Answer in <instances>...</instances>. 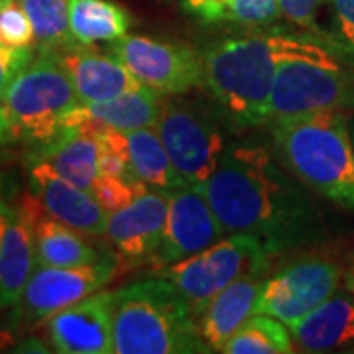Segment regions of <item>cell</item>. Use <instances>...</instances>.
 <instances>
[{
    "instance_id": "6da1fadb",
    "label": "cell",
    "mask_w": 354,
    "mask_h": 354,
    "mask_svg": "<svg viewBox=\"0 0 354 354\" xmlns=\"http://www.w3.org/2000/svg\"><path fill=\"white\" fill-rule=\"evenodd\" d=\"M293 174L258 146H230L205 183L227 234H254L276 254L315 241L319 215Z\"/></svg>"
},
{
    "instance_id": "ba28073f",
    "label": "cell",
    "mask_w": 354,
    "mask_h": 354,
    "mask_svg": "<svg viewBox=\"0 0 354 354\" xmlns=\"http://www.w3.org/2000/svg\"><path fill=\"white\" fill-rule=\"evenodd\" d=\"M156 128L181 181L205 187L228 150L221 127L189 102H165Z\"/></svg>"
},
{
    "instance_id": "cb8c5ba5",
    "label": "cell",
    "mask_w": 354,
    "mask_h": 354,
    "mask_svg": "<svg viewBox=\"0 0 354 354\" xmlns=\"http://www.w3.org/2000/svg\"><path fill=\"white\" fill-rule=\"evenodd\" d=\"M127 142L132 174L142 183L158 189H176L177 185L183 183L181 177L177 176L158 130L153 128L130 130L127 132Z\"/></svg>"
},
{
    "instance_id": "8992f818",
    "label": "cell",
    "mask_w": 354,
    "mask_h": 354,
    "mask_svg": "<svg viewBox=\"0 0 354 354\" xmlns=\"http://www.w3.org/2000/svg\"><path fill=\"white\" fill-rule=\"evenodd\" d=\"M330 46L279 65L270 97V120L319 111H354V64Z\"/></svg>"
},
{
    "instance_id": "836d02e7",
    "label": "cell",
    "mask_w": 354,
    "mask_h": 354,
    "mask_svg": "<svg viewBox=\"0 0 354 354\" xmlns=\"http://www.w3.org/2000/svg\"><path fill=\"white\" fill-rule=\"evenodd\" d=\"M342 281H344V288H346V291H351V293L354 295V254L351 256V262H348L346 270H344Z\"/></svg>"
},
{
    "instance_id": "4dcf8cb0",
    "label": "cell",
    "mask_w": 354,
    "mask_h": 354,
    "mask_svg": "<svg viewBox=\"0 0 354 354\" xmlns=\"http://www.w3.org/2000/svg\"><path fill=\"white\" fill-rule=\"evenodd\" d=\"M32 59H34V50H14V48L0 46V106L4 101L6 88L10 87L14 77Z\"/></svg>"
},
{
    "instance_id": "83f0119b",
    "label": "cell",
    "mask_w": 354,
    "mask_h": 354,
    "mask_svg": "<svg viewBox=\"0 0 354 354\" xmlns=\"http://www.w3.org/2000/svg\"><path fill=\"white\" fill-rule=\"evenodd\" d=\"M0 46L14 50H34L36 34L18 0H0Z\"/></svg>"
},
{
    "instance_id": "44dd1931",
    "label": "cell",
    "mask_w": 354,
    "mask_h": 354,
    "mask_svg": "<svg viewBox=\"0 0 354 354\" xmlns=\"http://www.w3.org/2000/svg\"><path fill=\"white\" fill-rule=\"evenodd\" d=\"M304 353H329L354 342V295L335 291L329 299L290 325Z\"/></svg>"
},
{
    "instance_id": "d6986e66",
    "label": "cell",
    "mask_w": 354,
    "mask_h": 354,
    "mask_svg": "<svg viewBox=\"0 0 354 354\" xmlns=\"http://www.w3.org/2000/svg\"><path fill=\"white\" fill-rule=\"evenodd\" d=\"M262 286V274L244 276L218 291L205 305L197 315V329L211 353H221L223 344L256 313Z\"/></svg>"
},
{
    "instance_id": "d4e9b609",
    "label": "cell",
    "mask_w": 354,
    "mask_h": 354,
    "mask_svg": "<svg viewBox=\"0 0 354 354\" xmlns=\"http://www.w3.org/2000/svg\"><path fill=\"white\" fill-rule=\"evenodd\" d=\"M295 341L290 327L279 319L254 313L241 329L228 339L221 353L225 354H291Z\"/></svg>"
},
{
    "instance_id": "30bf717a",
    "label": "cell",
    "mask_w": 354,
    "mask_h": 354,
    "mask_svg": "<svg viewBox=\"0 0 354 354\" xmlns=\"http://www.w3.org/2000/svg\"><path fill=\"white\" fill-rule=\"evenodd\" d=\"M118 272V260L104 256L101 262L75 268L39 266L32 270L20 299L14 304V315L20 323H46L53 313L75 304L91 293L101 291Z\"/></svg>"
},
{
    "instance_id": "5bb4252c",
    "label": "cell",
    "mask_w": 354,
    "mask_h": 354,
    "mask_svg": "<svg viewBox=\"0 0 354 354\" xmlns=\"http://www.w3.org/2000/svg\"><path fill=\"white\" fill-rule=\"evenodd\" d=\"M171 189L150 187L109 215L106 236L127 264L152 262L164 236Z\"/></svg>"
},
{
    "instance_id": "d6a6232c",
    "label": "cell",
    "mask_w": 354,
    "mask_h": 354,
    "mask_svg": "<svg viewBox=\"0 0 354 354\" xmlns=\"http://www.w3.org/2000/svg\"><path fill=\"white\" fill-rule=\"evenodd\" d=\"M12 140L14 130L12 124H10V118H8L6 111L0 106V146H2V144H8V142H12Z\"/></svg>"
},
{
    "instance_id": "277c9868",
    "label": "cell",
    "mask_w": 354,
    "mask_h": 354,
    "mask_svg": "<svg viewBox=\"0 0 354 354\" xmlns=\"http://www.w3.org/2000/svg\"><path fill=\"white\" fill-rule=\"evenodd\" d=\"M113 339L114 354L211 353L187 301L160 274L114 291Z\"/></svg>"
},
{
    "instance_id": "4fadbf2b",
    "label": "cell",
    "mask_w": 354,
    "mask_h": 354,
    "mask_svg": "<svg viewBox=\"0 0 354 354\" xmlns=\"http://www.w3.org/2000/svg\"><path fill=\"white\" fill-rule=\"evenodd\" d=\"M113 293L97 291L46 319L55 353L113 354Z\"/></svg>"
},
{
    "instance_id": "9a60e30c",
    "label": "cell",
    "mask_w": 354,
    "mask_h": 354,
    "mask_svg": "<svg viewBox=\"0 0 354 354\" xmlns=\"http://www.w3.org/2000/svg\"><path fill=\"white\" fill-rule=\"evenodd\" d=\"M28 181L32 195L55 221L95 239L106 234L109 213L91 191L65 181L46 162L36 158L32 160Z\"/></svg>"
},
{
    "instance_id": "9c48e42d",
    "label": "cell",
    "mask_w": 354,
    "mask_h": 354,
    "mask_svg": "<svg viewBox=\"0 0 354 354\" xmlns=\"http://www.w3.org/2000/svg\"><path fill=\"white\" fill-rule=\"evenodd\" d=\"M342 266L323 256H301L264 279L256 313L279 319L288 327L339 290Z\"/></svg>"
},
{
    "instance_id": "ac0fdd59",
    "label": "cell",
    "mask_w": 354,
    "mask_h": 354,
    "mask_svg": "<svg viewBox=\"0 0 354 354\" xmlns=\"http://www.w3.org/2000/svg\"><path fill=\"white\" fill-rule=\"evenodd\" d=\"M34 266L32 223L20 203L10 205L0 195V309L20 299Z\"/></svg>"
},
{
    "instance_id": "7a4b0ae2",
    "label": "cell",
    "mask_w": 354,
    "mask_h": 354,
    "mask_svg": "<svg viewBox=\"0 0 354 354\" xmlns=\"http://www.w3.org/2000/svg\"><path fill=\"white\" fill-rule=\"evenodd\" d=\"M330 41L315 36L254 34L228 38L203 51V85L239 127L270 122V97L279 65L293 57L315 55Z\"/></svg>"
},
{
    "instance_id": "8fae6325",
    "label": "cell",
    "mask_w": 354,
    "mask_h": 354,
    "mask_svg": "<svg viewBox=\"0 0 354 354\" xmlns=\"http://www.w3.org/2000/svg\"><path fill=\"white\" fill-rule=\"evenodd\" d=\"M109 53L127 65L142 85L162 95H183L205 81L203 57L181 44L127 34L111 41Z\"/></svg>"
},
{
    "instance_id": "7402d4cb",
    "label": "cell",
    "mask_w": 354,
    "mask_h": 354,
    "mask_svg": "<svg viewBox=\"0 0 354 354\" xmlns=\"http://www.w3.org/2000/svg\"><path fill=\"white\" fill-rule=\"evenodd\" d=\"M34 158L46 162L57 176L81 189L93 191L101 176L99 140L81 130H65L62 136L38 148Z\"/></svg>"
},
{
    "instance_id": "3957f363",
    "label": "cell",
    "mask_w": 354,
    "mask_h": 354,
    "mask_svg": "<svg viewBox=\"0 0 354 354\" xmlns=\"http://www.w3.org/2000/svg\"><path fill=\"white\" fill-rule=\"evenodd\" d=\"M281 162L305 187L354 211V140L344 111L293 114L272 120Z\"/></svg>"
},
{
    "instance_id": "52a82bcc",
    "label": "cell",
    "mask_w": 354,
    "mask_h": 354,
    "mask_svg": "<svg viewBox=\"0 0 354 354\" xmlns=\"http://www.w3.org/2000/svg\"><path fill=\"white\" fill-rule=\"evenodd\" d=\"M272 256L276 252L264 241L242 232L218 241L187 260L160 268V276L176 286L197 319L205 305L232 281L250 274H262Z\"/></svg>"
},
{
    "instance_id": "e575fe53",
    "label": "cell",
    "mask_w": 354,
    "mask_h": 354,
    "mask_svg": "<svg viewBox=\"0 0 354 354\" xmlns=\"http://www.w3.org/2000/svg\"><path fill=\"white\" fill-rule=\"evenodd\" d=\"M351 132H353V140H354V114L351 116Z\"/></svg>"
},
{
    "instance_id": "603a6c76",
    "label": "cell",
    "mask_w": 354,
    "mask_h": 354,
    "mask_svg": "<svg viewBox=\"0 0 354 354\" xmlns=\"http://www.w3.org/2000/svg\"><path fill=\"white\" fill-rule=\"evenodd\" d=\"M130 24V14L113 0H71L69 4V30L75 44L114 41L127 36Z\"/></svg>"
},
{
    "instance_id": "2e32d148",
    "label": "cell",
    "mask_w": 354,
    "mask_h": 354,
    "mask_svg": "<svg viewBox=\"0 0 354 354\" xmlns=\"http://www.w3.org/2000/svg\"><path fill=\"white\" fill-rule=\"evenodd\" d=\"M55 57L64 65L81 102L106 101L142 87L134 73L113 53H101L83 44H71L55 51Z\"/></svg>"
},
{
    "instance_id": "4316f807",
    "label": "cell",
    "mask_w": 354,
    "mask_h": 354,
    "mask_svg": "<svg viewBox=\"0 0 354 354\" xmlns=\"http://www.w3.org/2000/svg\"><path fill=\"white\" fill-rule=\"evenodd\" d=\"M36 34V50L55 51L75 44L69 30L71 0H18Z\"/></svg>"
},
{
    "instance_id": "e0dca14e",
    "label": "cell",
    "mask_w": 354,
    "mask_h": 354,
    "mask_svg": "<svg viewBox=\"0 0 354 354\" xmlns=\"http://www.w3.org/2000/svg\"><path fill=\"white\" fill-rule=\"evenodd\" d=\"M156 88L142 87L128 91L114 99L95 102H79L65 116V130H91V128H114L130 132L138 128L158 127L165 102Z\"/></svg>"
},
{
    "instance_id": "ffe728a7",
    "label": "cell",
    "mask_w": 354,
    "mask_h": 354,
    "mask_svg": "<svg viewBox=\"0 0 354 354\" xmlns=\"http://www.w3.org/2000/svg\"><path fill=\"white\" fill-rule=\"evenodd\" d=\"M20 207L32 223L34 232V252L36 264L55 266V268H75L101 262L102 256L93 248L75 228L50 216L39 201L32 197H24Z\"/></svg>"
},
{
    "instance_id": "f546056e",
    "label": "cell",
    "mask_w": 354,
    "mask_h": 354,
    "mask_svg": "<svg viewBox=\"0 0 354 354\" xmlns=\"http://www.w3.org/2000/svg\"><path fill=\"white\" fill-rule=\"evenodd\" d=\"M333 10L335 32L330 36V44L354 55V0H327Z\"/></svg>"
},
{
    "instance_id": "5b68a950",
    "label": "cell",
    "mask_w": 354,
    "mask_h": 354,
    "mask_svg": "<svg viewBox=\"0 0 354 354\" xmlns=\"http://www.w3.org/2000/svg\"><path fill=\"white\" fill-rule=\"evenodd\" d=\"M71 79L51 51H38L6 88V111L14 138L46 146L64 134V120L79 104Z\"/></svg>"
},
{
    "instance_id": "484cf974",
    "label": "cell",
    "mask_w": 354,
    "mask_h": 354,
    "mask_svg": "<svg viewBox=\"0 0 354 354\" xmlns=\"http://www.w3.org/2000/svg\"><path fill=\"white\" fill-rule=\"evenodd\" d=\"M185 12L203 22L262 26L278 20V0H181Z\"/></svg>"
},
{
    "instance_id": "f1b7e54d",
    "label": "cell",
    "mask_w": 354,
    "mask_h": 354,
    "mask_svg": "<svg viewBox=\"0 0 354 354\" xmlns=\"http://www.w3.org/2000/svg\"><path fill=\"white\" fill-rule=\"evenodd\" d=\"M148 189L150 187L138 179H124V177L101 174L97 177L91 193L97 197V201L101 203L102 209L111 215L114 211L127 207L128 203H132L138 195Z\"/></svg>"
},
{
    "instance_id": "7c38bea8",
    "label": "cell",
    "mask_w": 354,
    "mask_h": 354,
    "mask_svg": "<svg viewBox=\"0 0 354 354\" xmlns=\"http://www.w3.org/2000/svg\"><path fill=\"white\" fill-rule=\"evenodd\" d=\"M225 234L227 232L218 223L205 189L181 183L169 193L164 236L152 264L165 268L187 260L223 241Z\"/></svg>"
},
{
    "instance_id": "1f68e13d",
    "label": "cell",
    "mask_w": 354,
    "mask_h": 354,
    "mask_svg": "<svg viewBox=\"0 0 354 354\" xmlns=\"http://www.w3.org/2000/svg\"><path fill=\"white\" fill-rule=\"evenodd\" d=\"M281 14L291 20L293 24L307 28V30H317V10L321 0H278Z\"/></svg>"
}]
</instances>
